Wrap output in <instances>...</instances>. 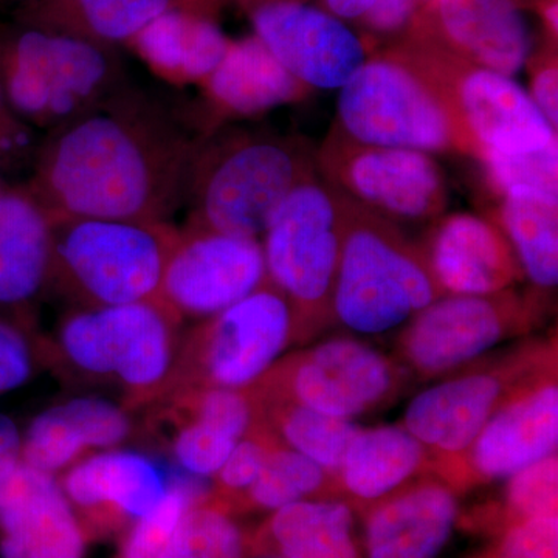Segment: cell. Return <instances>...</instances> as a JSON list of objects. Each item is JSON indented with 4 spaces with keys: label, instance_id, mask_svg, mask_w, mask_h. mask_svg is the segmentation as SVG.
<instances>
[{
    "label": "cell",
    "instance_id": "obj_6",
    "mask_svg": "<svg viewBox=\"0 0 558 558\" xmlns=\"http://www.w3.org/2000/svg\"><path fill=\"white\" fill-rule=\"evenodd\" d=\"M343 196V194H341ZM347 199L333 315L351 332L384 336L444 295L398 223Z\"/></svg>",
    "mask_w": 558,
    "mask_h": 558
},
{
    "label": "cell",
    "instance_id": "obj_35",
    "mask_svg": "<svg viewBox=\"0 0 558 558\" xmlns=\"http://www.w3.org/2000/svg\"><path fill=\"white\" fill-rule=\"evenodd\" d=\"M480 163L483 165L487 189L498 199L513 193L558 197V142L535 153L487 150Z\"/></svg>",
    "mask_w": 558,
    "mask_h": 558
},
{
    "label": "cell",
    "instance_id": "obj_7",
    "mask_svg": "<svg viewBox=\"0 0 558 558\" xmlns=\"http://www.w3.org/2000/svg\"><path fill=\"white\" fill-rule=\"evenodd\" d=\"M128 84L113 47L33 25L14 36L0 57V90L33 130H57Z\"/></svg>",
    "mask_w": 558,
    "mask_h": 558
},
{
    "label": "cell",
    "instance_id": "obj_30",
    "mask_svg": "<svg viewBox=\"0 0 558 558\" xmlns=\"http://www.w3.org/2000/svg\"><path fill=\"white\" fill-rule=\"evenodd\" d=\"M255 402L259 421L282 446L312 459L332 475L339 470L349 444L360 428L354 421L329 416L284 400L255 399Z\"/></svg>",
    "mask_w": 558,
    "mask_h": 558
},
{
    "label": "cell",
    "instance_id": "obj_10",
    "mask_svg": "<svg viewBox=\"0 0 558 558\" xmlns=\"http://www.w3.org/2000/svg\"><path fill=\"white\" fill-rule=\"evenodd\" d=\"M293 343L292 307L269 279L182 336L165 396L190 388H250Z\"/></svg>",
    "mask_w": 558,
    "mask_h": 558
},
{
    "label": "cell",
    "instance_id": "obj_20",
    "mask_svg": "<svg viewBox=\"0 0 558 558\" xmlns=\"http://www.w3.org/2000/svg\"><path fill=\"white\" fill-rule=\"evenodd\" d=\"M2 558H83L84 534L49 473L20 462L0 484Z\"/></svg>",
    "mask_w": 558,
    "mask_h": 558
},
{
    "label": "cell",
    "instance_id": "obj_2",
    "mask_svg": "<svg viewBox=\"0 0 558 558\" xmlns=\"http://www.w3.org/2000/svg\"><path fill=\"white\" fill-rule=\"evenodd\" d=\"M315 174V148L301 135L216 128L191 167L185 226L258 240L286 197Z\"/></svg>",
    "mask_w": 558,
    "mask_h": 558
},
{
    "label": "cell",
    "instance_id": "obj_28",
    "mask_svg": "<svg viewBox=\"0 0 558 558\" xmlns=\"http://www.w3.org/2000/svg\"><path fill=\"white\" fill-rule=\"evenodd\" d=\"M179 0H28L33 27L68 33L113 47L131 43Z\"/></svg>",
    "mask_w": 558,
    "mask_h": 558
},
{
    "label": "cell",
    "instance_id": "obj_23",
    "mask_svg": "<svg viewBox=\"0 0 558 558\" xmlns=\"http://www.w3.org/2000/svg\"><path fill=\"white\" fill-rule=\"evenodd\" d=\"M53 216L28 185L0 193V306H27L50 289Z\"/></svg>",
    "mask_w": 558,
    "mask_h": 558
},
{
    "label": "cell",
    "instance_id": "obj_41",
    "mask_svg": "<svg viewBox=\"0 0 558 558\" xmlns=\"http://www.w3.org/2000/svg\"><path fill=\"white\" fill-rule=\"evenodd\" d=\"M32 371L31 341L20 329L0 322V395L21 387Z\"/></svg>",
    "mask_w": 558,
    "mask_h": 558
},
{
    "label": "cell",
    "instance_id": "obj_27",
    "mask_svg": "<svg viewBox=\"0 0 558 558\" xmlns=\"http://www.w3.org/2000/svg\"><path fill=\"white\" fill-rule=\"evenodd\" d=\"M352 509L333 498L292 502L275 510L260 532V545L281 558H362Z\"/></svg>",
    "mask_w": 558,
    "mask_h": 558
},
{
    "label": "cell",
    "instance_id": "obj_29",
    "mask_svg": "<svg viewBox=\"0 0 558 558\" xmlns=\"http://www.w3.org/2000/svg\"><path fill=\"white\" fill-rule=\"evenodd\" d=\"M492 222L508 238L524 277L538 295L558 282V197L513 193L499 197Z\"/></svg>",
    "mask_w": 558,
    "mask_h": 558
},
{
    "label": "cell",
    "instance_id": "obj_47",
    "mask_svg": "<svg viewBox=\"0 0 558 558\" xmlns=\"http://www.w3.org/2000/svg\"><path fill=\"white\" fill-rule=\"evenodd\" d=\"M211 3H215V0H179L180 9L199 11V13L204 14H207L205 9L211 5Z\"/></svg>",
    "mask_w": 558,
    "mask_h": 558
},
{
    "label": "cell",
    "instance_id": "obj_17",
    "mask_svg": "<svg viewBox=\"0 0 558 558\" xmlns=\"http://www.w3.org/2000/svg\"><path fill=\"white\" fill-rule=\"evenodd\" d=\"M255 36L290 75L314 89H341L368 58L354 32L306 3H271L250 11Z\"/></svg>",
    "mask_w": 558,
    "mask_h": 558
},
{
    "label": "cell",
    "instance_id": "obj_1",
    "mask_svg": "<svg viewBox=\"0 0 558 558\" xmlns=\"http://www.w3.org/2000/svg\"><path fill=\"white\" fill-rule=\"evenodd\" d=\"M194 135L175 110L128 84L46 132L27 185L53 216L168 222L185 204Z\"/></svg>",
    "mask_w": 558,
    "mask_h": 558
},
{
    "label": "cell",
    "instance_id": "obj_15",
    "mask_svg": "<svg viewBox=\"0 0 558 558\" xmlns=\"http://www.w3.org/2000/svg\"><path fill=\"white\" fill-rule=\"evenodd\" d=\"M558 369L546 371L508 400L461 458L432 473L457 492L508 480L557 453Z\"/></svg>",
    "mask_w": 558,
    "mask_h": 558
},
{
    "label": "cell",
    "instance_id": "obj_24",
    "mask_svg": "<svg viewBox=\"0 0 558 558\" xmlns=\"http://www.w3.org/2000/svg\"><path fill=\"white\" fill-rule=\"evenodd\" d=\"M432 454L402 424L360 427L333 473L337 499L366 510L432 473Z\"/></svg>",
    "mask_w": 558,
    "mask_h": 558
},
{
    "label": "cell",
    "instance_id": "obj_16",
    "mask_svg": "<svg viewBox=\"0 0 558 558\" xmlns=\"http://www.w3.org/2000/svg\"><path fill=\"white\" fill-rule=\"evenodd\" d=\"M269 281L255 238L185 226L172 250L160 299L180 318H208Z\"/></svg>",
    "mask_w": 558,
    "mask_h": 558
},
{
    "label": "cell",
    "instance_id": "obj_25",
    "mask_svg": "<svg viewBox=\"0 0 558 558\" xmlns=\"http://www.w3.org/2000/svg\"><path fill=\"white\" fill-rule=\"evenodd\" d=\"M201 84L211 112L220 119L259 116L312 94L311 87L279 64L258 36L230 43L218 68Z\"/></svg>",
    "mask_w": 558,
    "mask_h": 558
},
{
    "label": "cell",
    "instance_id": "obj_39",
    "mask_svg": "<svg viewBox=\"0 0 558 558\" xmlns=\"http://www.w3.org/2000/svg\"><path fill=\"white\" fill-rule=\"evenodd\" d=\"M476 558H558V515L506 529L497 545Z\"/></svg>",
    "mask_w": 558,
    "mask_h": 558
},
{
    "label": "cell",
    "instance_id": "obj_5",
    "mask_svg": "<svg viewBox=\"0 0 558 558\" xmlns=\"http://www.w3.org/2000/svg\"><path fill=\"white\" fill-rule=\"evenodd\" d=\"M178 240L160 220L53 216L50 290L75 307L160 299Z\"/></svg>",
    "mask_w": 558,
    "mask_h": 558
},
{
    "label": "cell",
    "instance_id": "obj_12",
    "mask_svg": "<svg viewBox=\"0 0 558 558\" xmlns=\"http://www.w3.org/2000/svg\"><path fill=\"white\" fill-rule=\"evenodd\" d=\"M542 295L506 289L488 295H442L414 315L396 339V360L421 381L442 379L527 336L542 318Z\"/></svg>",
    "mask_w": 558,
    "mask_h": 558
},
{
    "label": "cell",
    "instance_id": "obj_32",
    "mask_svg": "<svg viewBox=\"0 0 558 558\" xmlns=\"http://www.w3.org/2000/svg\"><path fill=\"white\" fill-rule=\"evenodd\" d=\"M211 497V486L201 476L178 468L168 473V492L160 505L131 529L119 558H160L186 510Z\"/></svg>",
    "mask_w": 558,
    "mask_h": 558
},
{
    "label": "cell",
    "instance_id": "obj_3",
    "mask_svg": "<svg viewBox=\"0 0 558 558\" xmlns=\"http://www.w3.org/2000/svg\"><path fill=\"white\" fill-rule=\"evenodd\" d=\"M183 319L161 299L75 307L50 341V360L90 381L112 384L126 410L159 402L174 376Z\"/></svg>",
    "mask_w": 558,
    "mask_h": 558
},
{
    "label": "cell",
    "instance_id": "obj_33",
    "mask_svg": "<svg viewBox=\"0 0 558 558\" xmlns=\"http://www.w3.org/2000/svg\"><path fill=\"white\" fill-rule=\"evenodd\" d=\"M244 549L241 529L208 499L186 510L160 558H244Z\"/></svg>",
    "mask_w": 558,
    "mask_h": 558
},
{
    "label": "cell",
    "instance_id": "obj_40",
    "mask_svg": "<svg viewBox=\"0 0 558 558\" xmlns=\"http://www.w3.org/2000/svg\"><path fill=\"white\" fill-rule=\"evenodd\" d=\"M529 97L554 131L558 128V69L556 46L549 44L545 50L529 61Z\"/></svg>",
    "mask_w": 558,
    "mask_h": 558
},
{
    "label": "cell",
    "instance_id": "obj_26",
    "mask_svg": "<svg viewBox=\"0 0 558 558\" xmlns=\"http://www.w3.org/2000/svg\"><path fill=\"white\" fill-rule=\"evenodd\" d=\"M230 43L207 14L180 7L165 11L131 40L150 68L182 83L207 78Z\"/></svg>",
    "mask_w": 558,
    "mask_h": 558
},
{
    "label": "cell",
    "instance_id": "obj_44",
    "mask_svg": "<svg viewBox=\"0 0 558 558\" xmlns=\"http://www.w3.org/2000/svg\"><path fill=\"white\" fill-rule=\"evenodd\" d=\"M22 440L16 425L0 414V484L20 465Z\"/></svg>",
    "mask_w": 558,
    "mask_h": 558
},
{
    "label": "cell",
    "instance_id": "obj_14",
    "mask_svg": "<svg viewBox=\"0 0 558 558\" xmlns=\"http://www.w3.org/2000/svg\"><path fill=\"white\" fill-rule=\"evenodd\" d=\"M399 44L439 87L484 154L535 153L558 142L557 131L512 76L470 64L410 35Z\"/></svg>",
    "mask_w": 558,
    "mask_h": 558
},
{
    "label": "cell",
    "instance_id": "obj_49",
    "mask_svg": "<svg viewBox=\"0 0 558 558\" xmlns=\"http://www.w3.org/2000/svg\"><path fill=\"white\" fill-rule=\"evenodd\" d=\"M428 2H429V0H428Z\"/></svg>",
    "mask_w": 558,
    "mask_h": 558
},
{
    "label": "cell",
    "instance_id": "obj_9",
    "mask_svg": "<svg viewBox=\"0 0 558 558\" xmlns=\"http://www.w3.org/2000/svg\"><path fill=\"white\" fill-rule=\"evenodd\" d=\"M556 366L557 337L521 341L418 392L402 425L432 454L433 470L461 458L508 400Z\"/></svg>",
    "mask_w": 558,
    "mask_h": 558
},
{
    "label": "cell",
    "instance_id": "obj_48",
    "mask_svg": "<svg viewBox=\"0 0 558 558\" xmlns=\"http://www.w3.org/2000/svg\"><path fill=\"white\" fill-rule=\"evenodd\" d=\"M3 189H5V185H2V182H0V193H2Z\"/></svg>",
    "mask_w": 558,
    "mask_h": 558
},
{
    "label": "cell",
    "instance_id": "obj_36",
    "mask_svg": "<svg viewBox=\"0 0 558 558\" xmlns=\"http://www.w3.org/2000/svg\"><path fill=\"white\" fill-rule=\"evenodd\" d=\"M87 453L86 444L58 407L44 411L32 422L21 450L25 465L49 475L65 472Z\"/></svg>",
    "mask_w": 558,
    "mask_h": 558
},
{
    "label": "cell",
    "instance_id": "obj_34",
    "mask_svg": "<svg viewBox=\"0 0 558 558\" xmlns=\"http://www.w3.org/2000/svg\"><path fill=\"white\" fill-rule=\"evenodd\" d=\"M502 501L484 509L499 534L523 521L558 515L557 453L520 470L508 478Z\"/></svg>",
    "mask_w": 558,
    "mask_h": 558
},
{
    "label": "cell",
    "instance_id": "obj_42",
    "mask_svg": "<svg viewBox=\"0 0 558 558\" xmlns=\"http://www.w3.org/2000/svg\"><path fill=\"white\" fill-rule=\"evenodd\" d=\"M38 145L35 130L11 110L0 90V168L33 161Z\"/></svg>",
    "mask_w": 558,
    "mask_h": 558
},
{
    "label": "cell",
    "instance_id": "obj_38",
    "mask_svg": "<svg viewBox=\"0 0 558 558\" xmlns=\"http://www.w3.org/2000/svg\"><path fill=\"white\" fill-rule=\"evenodd\" d=\"M57 407L89 451L113 449L132 435L130 410L109 400L76 398Z\"/></svg>",
    "mask_w": 558,
    "mask_h": 558
},
{
    "label": "cell",
    "instance_id": "obj_45",
    "mask_svg": "<svg viewBox=\"0 0 558 558\" xmlns=\"http://www.w3.org/2000/svg\"><path fill=\"white\" fill-rule=\"evenodd\" d=\"M376 2L377 0H319V5L337 20L360 22Z\"/></svg>",
    "mask_w": 558,
    "mask_h": 558
},
{
    "label": "cell",
    "instance_id": "obj_46",
    "mask_svg": "<svg viewBox=\"0 0 558 558\" xmlns=\"http://www.w3.org/2000/svg\"><path fill=\"white\" fill-rule=\"evenodd\" d=\"M238 3L242 7V9L250 11L259 9V7L271 5V3H304L306 0H236Z\"/></svg>",
    "mask_w": 558,
    "mask_h": 558
},
{
    "label": "cell",
    "instance_id": "obj_13",
    "mask_svg": "<svg viewBox=\"0 0 558 558\" xmlns=\"http://www.w3.org/2000/svg\"><path fill=\"white\" fill-rule=\"evenodd\" d=\"M319 178L360 207L391 222H433L449 205V186L432 154L366 145L336 126L315 148Z\"/></svg>",
    "mask_w": 558,
    "mask_h": 558
},
{
    "label": "cell",
    "instance_id": "obj_21",
    "mask_svg": "<svg viewBox=\"0 0 558 558\" xmlns=\"http://www.w3.org/2000/svg\"><path fill=\"white\" fill-rule=\"evenodd\" d=\"M70 505L98 527L142 519L168 492V473L153 459L130 450L86 457L58 480Z\"/></svg>",
    "mask_w": 558,
    "mask_h": 558
},
{
    "label": "cell",
    "instance_id": "obj_43",
    "mask_svg": "<svg viewBox=\"0 0 558 558\" xmlns=\"http://www.w3.org/2000/svg\"><path fill=\"white\" fill-rule=\"evenodd\" d=\"M417 5L418 0H377L360 24L377 35H392L410 27Z\"/></svg>",
    "mask_w": 558,
    "mask_h": 558
},
{
    "label": "cell",
    "instance_id": "obj_31",
    "mask_svg": "<svg viewBox=\"0 0 558 558\" xmlns=\"http://www.w3.org/2000/svg\"><path fill=\"white\" fill-rule=\"evenodd\" d=\"M319 498L337 499L332 473L299 451L278 444L267 457L258 478L236 502L275 512L292 502Z\"/></svg>",
    "mask_w": 558,
    "mask_h": 558
},
{
    "label": "cell",
    "instance_id": "obj_22",
    "mask_svg": "<svg viewBox=\"0 0 558 558\" xmlns=\"http://www.w3.org/2000/svg\"><path fill=\"white\" fill-rule=\"evenodd\" d=\"M458 517V492L427 473L366 509V556L436 558Z\"/></svg>",
    "mask_w": 558,
    "mask_h": 558
},
{
    "label": "cell",
    "instance_id": "obj_8",
    "mask_svg": "<svg viewBox=\"0 0 558 558\" xmlns=\"http://www.w3.org/2000/svg\"><path fill=\"white\" fill-rule=\"evenodd\" d=\"M344 220L347 199L317 172L286 197L264 230L267 275L292 307L296 343L314 340L336 323Z\"/></svg>",
    "mask_w": 558,
    "mask_h": 558
},
{
    "label": "cell",
    "instance_id": "obj_11",
    "mask_svg": "<svg viewBox=\"0 0 558 558\" xmlns=\"http://www.w3.org/2000/svg\"><path fill=\"white\" fill-rule=\"evenodd\" d=\"M410 380L409 371L379 349L332 337L277 360L250 391L352 421L391 405Z\"/></svg>",
    "mask_w": 558,
    "mask_h": 558
},
{
    "label": "cell",
    "instance_id": "obj_19",
    "mask_svg": "<svg viewBox=\"0 0 558 558\" xmlns=\"http://www.w3.org/2000/svg\"><path fill=\"white\" fill-rule=\"evenodd\" d=\"M417 245L444 295H488L524 277L508 238L488 218L442 215Z\"/></svg>",
    "mask_w": 558,
    "mask_h": 558
},
{
    "label": "cell",
    "instance_id": "obj_18",
    "mask_svg": "<svg viewBox=\"0 0 558 558\" xmlns=\"http://www.w3.org/2000/svg\"><path fill=\"white\" fill-rule=\"evenodd\" d=\"M409 35L506 76L526 64L531 47L513 0H429Z\"/></svg>",
    "mask_w": 558,
    "mask_h": 558
},
{
    "label": "cell",
    "instance_id": "obj_4",
    "mask_svg": "<svg viewBox=\"0 0 558 558\" xmlns=\"http://www.w3.org/2000/svg\"><path fill=\"white\" fill-rule=\"evenodd\" d=\"M333 126L366 145L478 161L484 156L442 92L400 44L366 58L341 87Z\"/></svg>",
    "mask_w": 558,
    "mask_h": 558
},
{
    "label": "cell",
    "instance_id": "obj_37",
    "mask_svg": "<svg viewBox=\"0 0 558 558\" xmlns=\"http://www.w3.org/2000/svg\"><path fill=\"white\" fill-rule=\"evenodd\" d=\"M279 440L263 422L256 421L252 428L238 440L230 457L219 472L213 476L209 501L226 508L230 501H238L245 490L258 478L270 451Z\"/></svg>",
    "mask_w": 558,
    "mask_h": 558
}]
</instances>
